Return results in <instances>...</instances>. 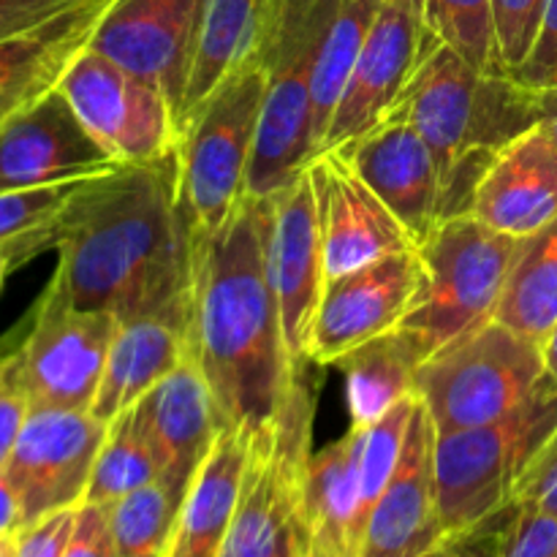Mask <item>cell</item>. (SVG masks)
Segmentation results:
<instances>
[{
  "label": "cell",
  "instance_id": "4dcf8cb0",
  "mask_svg": "<svg viewBox=\"0 0 557 557\" xmlns=\"http://www.w3.org/2000/svg\"><path fill=\"white\" fill-rule=\"evenodd\" d=\"M103 511L120 557H166L180 500L161 479L103 506Z\"/></svg>",
  "mask_w": 557,
  "mask_h": 557
},
{
  "label": "cell",
  "instance_id": "ac0fdd59",
  "mask_svg": "<svg viewBox=\"0 0 557 557\" xmlns=\"http://www.w3.org/2000/svg\"><path fill=\"white\" fill-rule=\"evenodd\" d=\"M422 261L417 250L386 256L324 283L310 341V362L335 368L337 359L373 337L397 330L417 294Z\"/></svg>",
  "mask_w": 557,
  "mask_h": 557
},
{
  "label": "cell",
  "instance_id": "484cf974",
  "mask_svg": "<svg viewBox=\"0 0 557 557\" xmlns=\"http://www.w3.org/2000/svg\"><path fill=\"white\" fill-rule=\"evenodd\" d=\"M310 557L359 555V430L313 451L305 479Z\"/></svg>",
  "mask_w": 557,
  "mask_h": 557
},
{
  "label": "cell",
  "instance_id": "7402d4cb",
  "mask_svg": "<svg viewBox=\"0 0 557 557\" xmlns=\"http://www.w3.org/2000/svg\"><path fill=\"white\" fill-rule=\"evenodd\" d=\"M471 215L509 237H531L557 218V139L542 123L504 147L473 194Z\"/></svg>",
  "mask_w": 557,
  "mask_h": 557
},
{
  "label": "cell",
  "instance_id": "30bf717a",
  "mask_svg": "<svg viewBox=\"0 0 557 557\" xmlns=\"http://www.w3.org/2000/svg\"><path fill=\"white\" fill-rule=\"evenodd\" d=\"M58 90L117 163H150L177 150L180 125L161 87L96 49L76 54Z\"/></svg>",
  "mask_w": 557,
  "mask_h": 557
},
{
  "label": "cell",
  "instance_id": "e575fe53",
  "mask_svg": "<svg viewBox=\"0 0 557 557\" xmlns=\"http://www.w3.org/2000/svg\"><path fill=\"white\" fill-rule=\"evenodd\" d=\"M547 0H493L495 38H498L500 65L515 76L531 54L542 27Z\"/></svg>",
  "mask_w": 557,
  "mask_h": 557
},
{
  "label": "cell",
  "instance_id": "bcb514c9",
  "mask_svg": "<svg viewBox=\"0 0 557 557\" xmlns=\"http://www.w3.org/2000/svg\"><path fill=\"white\" fill-rule=\"evenodd\" d=\"M539 92V123L557 139V82Z\"/></svg>",
  "mask_w": 557,
  "mask_h": 557
},
{
  "label": "cell",
  "instance_id": "1f68e13d",
  "mask_svg": "<svg viewBox=\"0 0 557 557\" xmlns=\"http://www.w3.org/2000/svg\"><path fill=\"white\" fill-rule=\"evenodd\" d=\"M428 30L490 74H506L495 38L493 0H417Z\"/></svg>",
  "mask_w": 557,
  "mask_h": 557
},
{
  "label": "cell",
  "instance_id": "e0dca14e",
  "mask_svg": "<svg viewBox=\"0 0 557 557\" xmlns=\"http://www.w3.org/2000/svg\"><path fill=\"white\" fill-rule=\"evenodd\" d=\"M308 172L315 190L326 281L386 256L417 250L406 226L359 177L343 150L319 152Z\"/></svg>",
  "mask_w": 557,
  "mask_h": 557
},
{
  "label": "cell",
  "instance_id": "603a6c76",
  "mask_svg": "<svg viewBox=\"0 0 557 557\" xmlns=\"http://www.w3.org/2000/svg\"><path fill=\"white\" fill-rule=\"evenodd\" d=\"M114 0H82L33 30L0 41V125L60 85Z\"/></svg>",
  "mask_w": 557,
  "mask_h": 557
},
{
  "label": "cell",
  "instance_id": "f546056e",
  "mask_svg": "<svg viewBox=\"0 0 557 557\" xmlns=\"http://www.w3.org/2000/svg\"><path fill=\"white\" fill-rule=\"evenodd\" d=\"M158 473L156 455L150 449V441L141 433V424L136 419L134 406L114 417L107 428L101 451L92 466L90 484H87L85 504L109 506L123 495L156 482Z\"/></svg>",
  "mask_w": 557,
  "mask_h": 557
},
{
  "label": "cell",
  "instance_id": "f35d334b",
  "mask_svg": "<svg viewBox=\"0 0 557 557\" xmlns=\"http://www.w3.org/2000/svg\"><path fill=\"white\" fill-rule=\"evenodd\" d=\"M511 504L531 506V509L557 517V430L547 446L539 451L525 476L520 479Z\"/></svg>",
  "mask_w": 557,
  "mask_h": 557
},
{
  "label": "cell",
  "instance_id": "8d00e7d4",
  "mask_svg": "<svg viewBox=\"0 0 557 557\" xmlns=\"http://www.w3.org/2000/svg\"><path fill=\"white\" fill-rule=\"evenodd\" d=\"M33 403L14 351L0 354V471L9 462Z\"/></svg>",
  "mask_w": 557,
  "mask_h": 557
},
{
  "label": "cell",
  "instance_id": "4fadbf2b",
  "mask_svg": "<svg viewBox=\"0 0 557 557\" xmlns=\"http://www.w3.org/2000/svg\"><path fill=\"white\" fill-rule=\"evenodd\" d=\"M107 422L92 411L33 406L3 471L25 509V525L85 504L92 466L107 438Z\"/></svg>",
  "mask_w": 557,
  "mask_h": 557
},
{
  "label": "cell",
  "instance_id": "60d3db41",
  "mask_svg": "<svg viewBox=\"0 0 557 557\" xmlns=\"http://www.w3.org/2000/svg\"><path fill=\"white\" fill-rule=\"evenodd\" d=\"M63 557H120L103 506L82 504Z\"/></svg>",
  "mask_w": 557,
  "mask_h": 557
},
{
  "label": "cell",
  "instance_id": "b9f144b4",
  "mask_svg": "<svg viewBox=\"0 0 557 557\" xmlns=\"http://www.w3.org/2000/svg\"><path fill=\"white\" fill-rule=\"evenodd\" d=\"M82 0H0V41L44 25Z\"/></svg>",
  "mask_w": 557,
  "mask_h": 557
},
{
  "label": "cell",
  "instance_id": "44dd1931",
  "mask_svg": "<svg viewBox=\"0 0 557 557\" xmlns=\"http://www.w3.org/2000/svg\"><path fill=\"white\" fill-rule=\"evenodd\" d=\"M433 446L435 428L419 403L400 462L370 511L357 557H413L446 539L435 509Z\"/></svg>",
  "mask_w": 557,
  "mask_h": 557
},
{
  "label": "cell",
  "instance_id": "d6a6232c",
  "mask_svg": "<svg viewBox=\"0 0 557 557\" xmlns=\"http://www.w3.org/2000/svg\"><path fill=\"white\" fill-rule=\"evenodd\" d=\"M419 406V397H406L389 413L359 430V544H362L364 525L379 504L381 493L389 484L397 462H400L403 444H406L408 424Z\"/></svg>",
  "mask_w": 557,
  "mask_h": 557
},
{
  "label": "cell",
  "instance_id": "3957f363",
  "mask_svg": "<svg viewBox=\"0 0 557 557\" xmlns=\"http://www.w3.org/2000/svg\"><path fill=\"white\" fill-rule=\"evenodd\" d=\"M389 117L406 120L428 141L441 174V221H449L471 215L473 194L493 158L539 125V92L435 44Z\"/></svg>",
  "mask_w": 557,
  "mask_h": 557
},
{
  "label": "cell",
  "instance_id": "836d02e7",
  "mask_svg": "<svg viewBox=\"0 0 557 557\" xmlns=\"http://www.w3.org/2000/svg\"><path fill=\"white\" fill-rule=\"evenodd\" d=\"M79 183L47 185V188L33 190H0V243L49 226L69 205Z\"/></svg>",
  "mask_w": 557,
  "mask_h": 557
},
{
  "label": "cell",
  "instance_id": "9c48e42d",
  "mask_svg": "<svg viewBox=\"0 0 557 557\" xmlns=\"http://www.w3.org/2000/svg\"><path fill=\"white\" fill-rule=\"evenodd\" d=\"M264 52L228 76L180 125V190L199 232H215L243 201L264 107Z\"/></svg>",
  "mask_w": 557,
  "mask_h": 557
},
{
  "label": "cell",
  "instance_id": "7bdbcfd3",
  "mask_svg": "<svg viewBox=\"0 0 557 557\" xmlns=\"http://www.w3.org/2000/svg\"><path fill=\"white\" fill-rule=\"evenodd\" d=\"M49 248H52V223L38 228V232L22 234V237L14 239H3V243H0V288H3L5 277H9L16 267L25 264L27 259H33V256L44 253V250Z\"/></svg>",
  "mask_w": 557,
  "mask_h": 557
},
{
  "label": "cell",
  "instance_id": "7a4b0ae2",
  "mask_svg": "<svg viewBox=\"0 0 557 557\" xmlns=\"http://www.w3.org/2000/svg\"><path fill=\"white\" fill-rule=\"evenodd\" d=\"M188 354L205 373L223 428L261 435L277 422L302 373L288 362L272 288L267 196H243L215 232H194Z\"/></svg>",
  "mask_w": 557,
  "mask_h": 557
},
{
  "label": "cell",
  "instance_id": "277c9868",
  "mask_svg": "<svg viewBox=\"0 0 557 557\" xmlns=\"http://www.w3.org/2000/svg\"><path fill=\"white\" fill-rule=\"evenodd\" d=\"M557 430V381L482 428L435 433L433 484L444 536H468L490 525L515 498L528 468Z\"/></svg>",
  "mask_w": 557,
  "mask_h": 557
},
{
  "label": "cell",
  "instance_id": "ba28073f",
  "mask_svg": "<svg viewBox=\"0 0 557 557\" xmlns=\"http://www.w3.org/2000/svg\"><path fill=\"white\" fill-rule=\"evenodd\" d=\"M542 343L500 321L435 351L417 370V397L435 433L504 419L547 381Z\"/></svg>",
  "mask_w": 557,
  "mask_h": 557
},
{
  "label": "cell",
  "instance_id": "74e56055",
  "mask_svg": "<svg viewBox=\"0 0 557 557\" xmlns=\"http://www.w3.org/2000/svg\"><path fill=\"white\" fill-rule=\"evenodd\" d=\"M76 509H60L27 522L14 536L16 557H63L76 525Z\"/></svg>",
  "mask_w": 557,
  "mask_h": 557
},
{
  "label": "cell",
  "instance_id": "5b68a950",
  "mask_svg": "<svg viewBox=\"0 0 557 557\" xmlns=\"http://www.w3.org/2000/svg\"><path fill=\"white\" fill-rule=\"evenodd\" d=\"M520 239L484 226L473 215L449 218L417 248L422 261L417 294L397 330L424 357L490 324L498 313Z\"/></svg>",
  "mask_w": 557,
  "mask_h": 557
},
{
  "label": "cell",
  "instance_id": "9a60e30c",
  "mask_svg": "<svg viewBox=\"0 0 557 557\" xmlns=\"http://www.w3.org/2000/svg\"><path fill=\"white\" fill-rule=\"evenodd\" d=\"M270 201V277L281 308L283 337L294 373L315 368L310 362L315 313L324 294V253L315 210V190L308 166L283 188L267 196Z\"/></svg>",
  "mask_w": 557,
  "mask_h": 557
},
{
  "label": "cell",
  "instance_id": "ee69618b",
  "mask_svg": "<svg viewBox=\"0 0 557 557\" xmlns=\"http://www.w3.org/2000/svg\"><path fill=\"white\" fill-rule=\"evenodd\" d=\"M509 506H506V509L500 511L490 525L462 536L460 555L457 557H498V536H500V528H504L506 522V515H509Z\"/></svg>",
  "mask_w": 557,
  "mask_h": 557
},
{
  "label": "cell",
  "instance_id": "8992f818",
  "mask_svg": "<svg viewBox=\"0 0 557 557\" xmlns=\"http://www.w3.org/2000/svg\"><path fill=\"white\" fill-rule=\"evenodd\" d=\"M315 384L305 370L283 413L250 438L243 493L218 557H310L305 479L313 457Z\"/></svg>",
  "mask_w": 557,
  "mask_h": 557
},
{
  "label": "cell",
  "instance_id": "83f0119b",
  "mask_svg": "<svg viewBox=\"0 0 557 557\" xmlns=\"http://www.w3.org/2000/svg\"><path fill=\"white\" fill-rule=\"evenodd\" d=\"M428 362L422 348L403 330L373 337L337 359L335 368L346 381V408L351 428L379 422L397 403L417 395V370Z\"/></svg>",
  "mask_w": 557,
  "mask_h": 557
},
{
  "label": "cell",
  "instance_id": "f1b7e54d",
  "mask_svg": "<svg viewBox=\"0 0 557 557\" xmlns=\"http://www.w3.org/2000/svg\"><path fill=\"white\" fill-rule=\"evenodd\" d=\"M495 321L542 343L557 324V218L520 239Z\"/></svg>",
  "mask_w": 557,
  "mask_h": 557
},
{
  "label": "cell",
  "instance_id": "ab89813d",
  "mask_svg": "<svg viewBox=\"0 0 557 557\" xmlns=\"http://www.w3.org/2000/svg\"><path fill=\"white\" fill-rule=\"evenodd\" d=\"M515 79L531 90H544L557 82V0H547L536 44L515 74Z\"/></svg>",
  "mask_w": 557,
  "mask_h": 557
},
{
  "label": "cell",
  "instance_id": "d6986e66",
  "mask_svg": "<svg viewBox=\"0 0 557 557\" xmlns=\"http://www.w3.org/2000/svg\"><path fill=\"white\" fill-rule=\"evenodd\" d=\"M141 433L150 441L161 482L183 504L196 471L210 455L223 430L205 373L194 357H185L166 379L134 406Z\"/></svg>",
  "mask_w": 557,
  "mask_h": 557
},
{
  "label": "cell",
  "instance_id": "2e32d148",
  "mask_svg": "<svg viewBox=\"0 0 557 557\" xmlns=\"http://www.w3.org/2000/svg\"><path fill=\"white\" fill-rule=\"evenodd\" d=\"M117 166L58 87L0 125V190L79 183Z\"/></svg>",
  "mask_w": 557,
  "mask_h": 557
},
{
  "label": "cell",
  "instance_id": "681fc988",
  "mask_svg": "<svg viewBox=\"0 0 557 557\" xmlns=\"http://www.w3.org/2000/svg\"><path fill=\"white\" fill-rule=\"evenodd\" d=\"M0 557H16L14 536H0Z\"/></svg>",
  "mask_w": 557,
  "mask_h": 557
},
{
  "label": "cell",
  "instance_id": "c3c4849f",
  "mask_svg": "<svg viewBox=\"0 0 557 557\" xmlns=\"http://www.w3.org/2000/svg\"><path fill=\"white\" fill-rule=\"evenodd\" d=\"M542 348H544V364H547V373L557 381V324L553 326V332H549Z\"/></svg>",
  "mask_w": 557,
  "mask_h": 557
},
{
  "label": "cell",
  "instance_id": "5bb4252c",
  "mask_svg": "<svg viewBox=\"0 0 557 557\" xmlns=\"http://www.w3.org/2000/svg\"><path fill=\"white\" fill-rule=\"evenodd\" d=\"M207 0H114L90 38V49L161 87L183 120Z\"/></svg>",
  "mask_w": 557,
  "mask_h": 557
},
{
  "label": "cell",
  "instance_id": "4316f807",
  "mask_svg": "<svg viewBox=\"0 0 557 557\" xmlns=\"http://www.w3.org/2000/svg\"><path fill=\"white\" fill-rule=\"evenodd\" d=\"M272 11L275 0H207L183 120L228 76L261 58Z\"/></svg>",
  "mask_w": 557,
  "mask_h": 557
},
{
  "label": "cell",
  "instance_id": "f6af8a7d",
  "mask_svg": "<svg viewBox=\"0 0 557 557\" xmlns=\"http://www.w3.org/2000/svg\"><path fill=\"white\" fill-rule=\"evenodd\" d=\"M25 528V509L9 473L0 471V536H16Z\"/></svg>",
  "mask_w": 557,
  "mask_h": 557
},
{
  "label": "cell",
  "instance_id": "cb8c5ba5",
  "mask_svg": "<svg viewBox=\"0 0 557 557\" xmlns=\"http://www.w3.org/2000/svg\"><path fill=\"white\" fill-rule=\"evenodd\" d=\"M188 357V308L120 321L107 354L92 417L112 422Z\"/></svg>",
  "mask_w": 557,
  "mask_h": 557
},
{
  "label": "cell",
  "instance_id": "52a82bcc",
  "mask_svg": "<svg viewBox=\"0 0 557 557\" xmlns=\"http://www.w3.org/2000/svg\"><path fill=\"white\" fill-rule=\"evenodd\" d=\"M337 0H275L264 41V107L245 196H270L315 158L313 79Z\"/></svg>",
  "mask_w": 557,
  "mask_h": 557
},
{
  "label": "cell",
  "instance_id": "7dc6e473",
  "mask_svg": "<svg viewBox=\"0 0 557 557\" xmlns=\"http://www.w3.org/2000/svg\"><path fill=\"white\" fill-rule=\"evenodd\" d=\"M460 544H462V536H457V539L446 536V539H441L438 544H433V547L424 549V553H419L413 557H457L460 555Z\"/></svg>",
  "mask_w": 557,
  "mask_h": 557
},
{
  "label": "cell",
  "instance_id": "6da1fadb",
  "mask_svg": "<svg viewBox=\"0 0 557 557\" xmlns=\"http://www.w3.org/2000/svg\"><path fill=\"white\" fill-rule=\"evenodd\" d=\"M196 223L180 190L177 150L123 163L79 188L52 221L49 286L74 308L120 321L188 308Z\"/></svg>",
  "mask_w": 557,
  "mask_h": 557
},
{
  "label": "cell",
  "instance_id": "8fae6325",
  "mask_svg": "<svg viewBox=\"0 0 557 557\" xmlns=\"http://www.w3.org/2000/svg\"><path fill=\"white\" fill-rule=\"evenodd\" d=\"M117 326V315L74 308L47 283L14 348L33 406L90 411Z\"/></svg>",
  "mask_w": 557,
  "mask_h": 557
},
{
  "label": "cell",
  "instance_id": "7c38bea8",
  "mask_svg": "<svg viewBox=\"0 0 557 557\" xmlns=\"http://www.w3.org/2000/svg\"><path fill=\"white\" fill-rule=\"evenodd\" d=\"M441 44L417 0H381L348 85L326 128L324 150H337L389 117L424 54Z\"/></svg>",
  "mask_w": 557,
  "mask_h": 557
},
{
  "label": "cell",
  "instance_id": "ffe728a7",
  "mask_svg": "<svg viewBox=\"0 0 557 557\" xmlns=\"http://www.w3.org/2000/svg\"><path fill=\"white\" fill-rule=\"evenodd\" d=\"M337 150L395 212L419 248L441 223L438 163L419 131L406 120L386 117Z\"/></svg>",
  "mask_w": 557,
  "mask_h": 557
},
{
  "label": "cell",
  "instance_id": "d590c367",
  "mask_svg": "<svg viewBox=\"0 0 557 557\" xmlns=\"http://www.w3.org/2000/svg\"><path fill=\"white\" fill-rule=\"evenodd\" d=\"M498 557H557V517L511 504L498 536Z\"/></svg>",
  "mask_w": 557,
  "mask_h": 557
},
{
  "label": "cell",
  "instance_id": "d4e9b609",
  "mask_svg": "<svg viewBox=\"0 0 557 557\" xmlns=\"http://www.w3.org/2000/svg\"><path fill=\"white\" fill-rule=\"evenodd\" d=\"M245 430L223 428L196 471L174 522L166 557H218L232 528L250 455Z\"/></svg>",
  "mask_w": 557,
  "mask_h": 557
}]
</instances>
